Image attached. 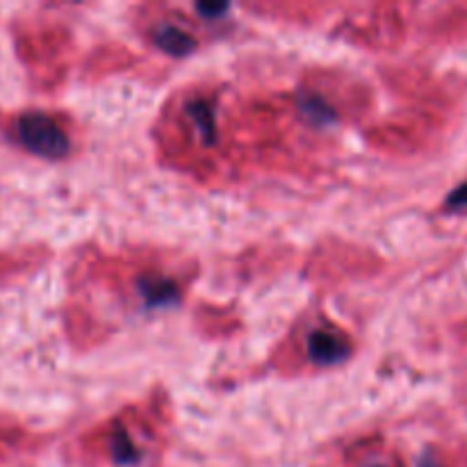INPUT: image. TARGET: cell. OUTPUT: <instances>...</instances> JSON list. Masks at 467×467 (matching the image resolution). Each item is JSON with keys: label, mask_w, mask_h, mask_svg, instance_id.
<instances>
[{"label": "cell", "mask_w": 467, "mask_h": 467, "mask_svg": "<svg viewBox=\"0 0 467 467\" xmlns=\"http://www.w3.org/2000/svg\"><path fill=\"white\" fill-rule=\"evenodd\" d=\"M368 467H388V465H383V463H372V465H368Z\"/></svg>", "instance_id": "8992f818"}, {"label": "cell", "mask_w": 467, "mask_h": 467, "mask_svg": "<svg viewBox=\"0 0 467 467\" xmlns=\"http://www.w3.org/2000/svg\"><path fill=\"white\" fill-rule=\"evenodd\" d=\"M447 205L450 208H467V182L461 185L456 192H451V196L447 199Z\"/></svg>", "instance_id": "277c9868"}, {"label": "cell", "mask_w": 467, "mask_h": 467, "mask_svg": "<svg viewBox=\"0 0 467 467\" xmlns=\"http://www.w3.org/2000/svg\"><path fill=\"white\" fill-rule=\"evenodd\" d=\"M418 467H442L441 463H438V461H431V459H422L420 461V465Z\"/></svg>", "instance_id": "5b68a950"}, {"label": "cell", "mask_w": 467, "mask_h": 467, "mask_svg": "<svg viewBox=\"0 0 467 467\" xmlns=\"http://www.w3.org/2000/svg\"><path fill=\"white\" fill-rule=\"evenodd\" d=\"M153 41L169 55H187L196 48V39L176 23L162 21L153 30Z\"/></svg>", "instance_id": "3957f363"}, {"label": "cell", "mask_w": 467, "mask_h": 467, "mask_svg": "<svg viewBox=\"0 0 467 467\" xmlns=\"http://www.w3.org/2000/svg\"><path fill=\"white\" fill-rule=\"evenodd\" d=\"M306 349H308V358L313 363L328 368V365H337L342 360L349 358L351 354V340L337 327L331 324H322L315 327L306 337Z\"/></svg>", "instance_id": "7a4b0ae2"}, {"label": "cell", "mask_w": 467, "mask_h": 467, "mask_svg": "<svg viewBox=\"0 0 467 467\" xmlns=\"http://www.w3.org/2000/svg\"><path fill=\"white\" fill-rule=\"evenodd\" d=\"M14 130H16V140L21 141L23 149L39 158L59 160L71 149V141H68L64 128L44 112H27L18 117Z\"/></svg>", "instance_id": "6da1fadb"}]
</instances>
